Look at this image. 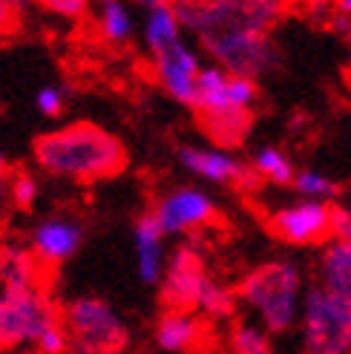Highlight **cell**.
I'll return each mask as SVG.
<instances>
[{"label": "cell", "mask_w": 351, "mask_h": 354, "mask_svg": "<svg viewBox=\"0 0 351 354\" xmlns=\"http://www.w3.org/2000/svg\"><path fill=\"white\" fill-rule=\"evenodd\" d=\"M236 303H239L236 288H227L219 279H210L205 286V291H202V297H199L196 314L207 317V320H227V317H234Z\"/></svg>", "instance_id": "obj_22"}, {"label": "cell", "mask_w": 351, "mask_h": 354, "mask_svg": "<svg viewBox=\"0 0 351 354\" xmlns=\"http://www.w3.org/2000/svg\"><path fill=\"white\" fill-rule=\"evenodd\" d=\"M184 35L225 73L259 81L283 66L274 26L283 3L274 0H184L176 3Z\"/></svg>", "instance_id": "obj_1"}, {"label": "cell", "mask_w": 351, "mask_h": 354, "mask_svg": "<svg viewBox=\"0 0 351 354\" xmlns=\"http://www.w3.org/2000/svg\"><path fill=\"white\" fill-rule=\"evenodd\" d=\"M317 286L351 308V242L331 239L317 257Z\"/></svg>", "instance_id": "obj_17"}, {"label": "cell", "mask_w": 351, "mask_h": 354, "mask_svg": "<svg viewBox=\"0 0 351 354\" xmlns=\"http://www.w3.org/2000/svg\"><path fill=\"white\" fill-rule=\"evenodd\" d=\"M32 158L46 176L93 185L127 167V147L98 124L75 121L35 138Z\"/></svg>", "instance_id": "obj_2"}, {"label": "cell", "mask_w": 351, "mask_h": 354, "mask_svg": "<svg viewBox=\"0 0 351 354\" xmlns=\"http://www.w3.org/2000/svg\"><path fill=\"white\" fill-rule=\"evenodd\" d=\"M334 207L328 202H311L296 199L283 207H276L268 216L271 234L294 248H311V245H328L334 236Z\"/></svg>", "instance_id": "obj_10"}, {"label": "cell", "mask_w": 351, "mask_h": 354, "mask_svg": "<svg viewBox=\"0 0 351 354\" xmlns=\"http://www.w3.org/2000/svg\"><path fill=\"white\" fill-rule=\"evenodd\" d=\"M38 196H41V185H38V179H35L32 173L21 170V173H15L9 179V199L15 202V207L29 210V207H35Z\"/></svg>", "instance_id": "obj_25"}, {"label": "cell", "mask_w": 351, "mask_h": 354, "mask_svg": "<svg viewBox=\"0 0 351 354\" xmlns=\"http://www.w3.org/2000/svg\"><path fill=\"white\" fill-rule=\"evenodd\" d=\"M69 354H124L130 326L121 311L98 294H75L61 306Z\"/></svg>", "instance_id": "obj_5"}, {"label": "cell", "mask_w": 351, "mask_h": 354, "mask_svg": "<svg viewBox=\"0 0 351 354\" xmlns=\"http://www.w3.org/2000/svg\"><path fill=\"white\" fill-rule=\"evenodd\" d=\"M305 274L294 259H271L251 268L239 279L236 297L254 320L274 334H288L300 326L305 299Z\"/></svg>", "instance_id": "obj_3"}, {"label": "cell", "mask_w": 351, "mask_h": 354, "mask_svg": "<svg viewBox=\"0 0 351 354\" xmlns=\"http://www.w3.org/2000/svg\"><path fill=\"white\" fill-rule=\"evenodd\" d=\"M334 239L351 242V205H337L334 207Z\"/></svg>", "instance_id": "obj_28"}, {"label": "cell", "mask_w": 351, "mask_h": 354, "mask_svg": "<svg viewBox=\"0 0 351 354\" xmlns=\"http://www.w3.org/2000/svg\"><path fill=\"white\" fill-rule=\"evenodd\" d=\"M210 279L214 277L207 271V259L199 242L184 239L170 251L167 271L159 286V303L164 311H196L199 297Z\"/></svg>", "instance_id": "obj_8"}, {"label": "cell", "mask_w": 351, "mask_h": 354, "mask_svg": "<svg viewBox=\"0 0 351 354\" xmlns=\"http://www.w3.org/2000/svg\"><path fill=\"white\" fill-rule=\"evenodd\" d=\"M44 9L58 17H81L86 12V3L84 0H46Z\"/></svg>", "instance_id": "obj_27"}, {"label": "cell", "mask_w": 351, "mask_h": 354, "mask_svg": "<svg viewBox=\"0 0 351 354\" xmlns=\"http://www.w3.org/2000/svg\"><path fill=\"white\" fill-rule=\"evenodd\" d=\"M69 104V90L61 84H44L38 93H35V110H38L44 118H58L64 115Z\"/></svg>", "instance_id": "obj_24"}, {"label": "cell", "mask_w": 351, "mask_h": 354, "mask_svg": "<svg viewBox=\"0 0 351 354\" xmlns=\"http://www.w3.org/2000/svg\"><path fill=\"white\" fill-rule=\"evenodd\" d=\"M86 239V227L73 214L44 216L29 234V248L41 265H61L73 259Z\"/></svg>", "instance_id": "obj_13"}, {"label": "cell", "mask_w": 351, "mask_h": 354, "mask_svg": "<svg viewBox=\"0 0 351 354\" xmlns=\"http://www.w3.org/2000/svg\"><path fill=\"white\" fill-rule=\"evenodd\" d=\"M6 170H9L6 156H3V150H0V202H3V199L9 196V179H6Z\"/></svg>", "instance_id": "obj_30"}, {"label": "cell", "mask_w": 351, "mask_h": 354, "mask_svg": "<svg viewBox=\"0 0 351 354\" xmlns=\"http://www.w3.org/2000/svg\"><path fill=\"white\" fill-rule=\"evenodd\" d=\"M164 236H193L216 222V199L199 185H176L159 193L150 207Z\"/></svg>", "instance_id": "obj_9"}, {"label": "cell", "mask_w": 351, "mask_h": 354, "mask_svg": "<svg viewBox=\"0 0 351 354\" xmlns=\"http://www.w3.org/2000/svg\"><path fill=\"white\" fill-rule=\"evenodd\" d=\"M133 259H135V277L150 288H159L164 271H167V236L162 234L159 222L150 210H144L133 225Z\"/></svg>", "instance_id": "obj_14"}, {"label": "cell", "mask_w": 351, "mask_h": 354, "mask_svg": "<svg viewBox=\"0 0 351 354\" xmlns=\"http://www.w3.org/2000/svg\"><path fill=\"white\" fill-rule=\"evenodd\" d=\"M144 15H142V44L147 49V55L155 58L159 52L176 46L179 41H184V26L179 21V9L176 3L167 0H147L142 3Z\"/></svg>", "instance_id": "obj_16"}, {"label": "cell", "mask_w": 351, "mask_h": 354, "mask_svg": "<svg viewBox=\"0 0 351 354\" xmlns=\"http://www.w3.org/2000/svg\"><path fill=\"white\" fill-rule=\"evenodd\" d=\"M251 167L259 176V182H268V185H276V187H288L296 179L294 158L285 150H279L276 145L256 147L254 150V158H251Z\"/></svg>", "instance_id": "obj_20"}, {"label": "cell", "mask_w": 351, "mask_h": 354, "mask_svg": "<svg viewBox=\"0 0 351 354\" xmlns=\"http://www.w3.org/2000/svg\"><path fill=\"white\" fill-rule=\"evenodd\" d=\"M259 101V84L225 73L216 64H205L193 110L202 118L205 133L219 147H234L251 130V113Z\"/></svg>", "instance_id": "obj_4"}, {"label": "cell", "mask_w": 351, "mask_h": 354, "mask_svg": "<svg viewBox=\"0 0 351 354\" xmlns=\"http://www.w3.org/2000/svg\"><path fill=\"white\" fill-rule=\"evenodd\" d=\"M296 331L300 354H351V308L317 282L305 291Z\"/></svg>", "instance_id": "obj_7"}, {"label": "cell", "mask_w": 351, "mask_h": 354, "mask_svg": "<svg viewBox=\"0 0 351 354\" xmlns=\"http://www.w3.org/2000/svg\"><path fill=\"white\" fill-rule=\"evenodd\" d=\"M343 38H345V66H348V78H351V26Z\"/></svg>", "instance_id": "obj_31"}, {"label": "cell", "mask_w": 351, "mask_h": 354, "mask_svg": "<svg viewBox=\"0 0 351 354\" xmlns=\"http://www.w3.org/2000/svg\"><path fill=\"white\" fill-rule=\"evenodd\" d=\"M17 26V6L9 0H0V35H6Z\"/></svg>", "instance_id": "obj_29"}, {"label": "cell", "mask_w": 351, "mask_h": 354, "mask_svg": "<svg viewBox=\"0 0 351 354\" xmlns=\"http://www.w3.org/2000/svg\"><path fill=\"white\" fill-rule=\"evenodd\" d=\"M227 348L231 354H274L271 334L256 320H239L227 334Z\"/></svg>", "instance_id": "obj_21"}, {"label": "cell", "mask_w": 351, "mask_h": 354, "mask_svg": "<svg viewBox=\"0 0 351 354\" xmlns=\"http://www.w3.org/2000/svg\"><path fill=\"white\" fill-rule=\"evenodd\" d=\"M55 320H61V308L41 282L0 286V351L35 346L41 331Z\"/></svg>", "instance_id": "obj_6"}, {"label": "cell", "mask_w": 351, "mask_h": 354, "mask_svg": "<svg viewBox=\"0 0 351 354\" xmlns=\"http://www.w3.org/2000/svg\"><path fill=\"white\" fill-rule=\"evenodd\" d=\"M35 354H69V334L61 320L41 331V337L35 340Z\"/></svg>", "instance_id": "obj_26"}, {"label": "cell", "mask_w": 351, "mask_h": 354, "mask_svg": "<svg viewBox=\"0 0 351 354\" xmlns=\"http://www.w3.org/2000/svg\"><path fill=\"white\" fill-rule=\"evenodd\" d=\"M205 340V326L196 311H162L153 326V343L164 354H190Z\"/></svg>", "instance_id": "obj_15"}, {"label": "cell", "mask_w": 351, "mask_h": 354, "mask_svg": "<svg viewBox=\"0 0 351 354\" xmlns=\"http://www.w3.org/2000/svg\"><path fill=\"white\" fill-rule=\"evenodd\" d=\"M95 24H98V35L113 46L130 44L135 38V17L130 6L121 3V0H104L95 12Z\"/></svg>", "instance_id": "obj_19"}, {"label": "cell", "mask_w": 351, "mask_h": 354, "mask_svg": "<svg viewBox=\"0 0 351 354\" xmlns=\"http://www.w3.org/2000/svg\"><path fill=\"white\" fill-rule=\"evenodd\" d=\"M176 162L193 179L207 185L239 187V190H254L259 185V176L254 173L251 165H245L239 156L216 145H182L176 150Z\"/></svg>", "instance_id": "obj_11"}, {"label": "cell", "mask_w": 351, "mask_h": 354, "mask_svg": "<svg viewBox=\"0 0 351 354\" xmlns=\"http://www.w3.org/2000/svg\"><path fill=\"white\" fill-rule=\"evenodd\" d=\"M291 187L300 199H311V202H331V199H337V193H340L334 179H328L325 173L314 170V167L296 170V179Z\"/></svg>", "instance_id": "obj_23"}, {"label": "cell", "mask_w": 351, "mask_h": 354, "mask_svg": "<svg viewBox=\"0 0 351 354\" xmlns=\"http://www.w3.org/2000/svg\"><path fill=\"white\" fill-rule=\"evenodd\" d=\"M153 64V75L159 81L162 90L176 101L184 104V107H193L196 101V84L202 75V52L193 41H179L176 46L159 52L155 58H150Z\"/></svg>", "instance_id": "obj_12"}, {"label": "cell", "mask_w": 351, "mask_h": 354, "mask_svg": "<svg viewBox=\"0 0 351 354\" xmlns=\"http://www.w3.org/2000/svg\"><path fill=\"white\" fill-rule=\"evenodd\" d=\"M41 282V262L32 248L6 242L0 245V286H29Z\"/></svg>", "instance_id": "obj_18"}]
</instances>
